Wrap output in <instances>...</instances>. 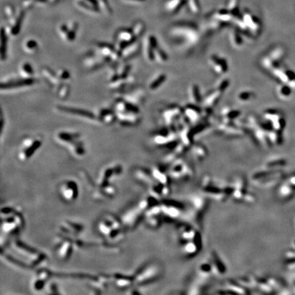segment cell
<instances>
[{"mask_svg":"<svg viewBox=\"0 0 295 295\" xmlns=\"http://www.w3.org/2000/svg\"><path fill=\"white\" fill-rule=\"evenodd\" d=\"M85 62H86V64L87 66H90L91 68H93V69L99 68L100 67L103 66L104 64L103 61L94 57H88V58H87Z\"/></svg>","mask_w":295,"mask_h":295,"instance_id":"18","label":"cell"},{"mask_svg":"<svg viewBox=\"0 0 295 295\" xmlns=\"http://www.w3.org/2000/svg\"><path fill=\"white\" fill-rule=\"evenodd\" d=\"M231 38H231L232 43L233 44L235 47H239L242 46V41L241 37L239 36V35H238V34L235 33V32H233V33H232V34Z\"/></svg>","mask_w":295,"mask_h":295,"instance_id":"28","label":"cell"},{"mask_svg":"<svg viewBox=\"0 0 295 295\" xmlns=\"http://www.w3.org/2000/svg\"><path fill=\"white\" fill-rule=\"evenodd\" d=\"M141 209V208H140L139 207V209L131 210V211L127 212L126 214H125V215L123 217V221L124 224H126L129 226L135 225V224H136L137 222V220L139 219V216L140 214L139 210Z\"/></svg>","mask_w":295,"mask_h":295,"instance_id":"9","label":"cell"},{"mask_svg":"<svg viewBox=\"0 0 295 295\" xmlns=\"http://www.w3.org/2000/svg\"><path fill=\"white\" fill-rule=\"evenodd\" d=\"M77 29H78V24H77V23H75V22L71 23V26L69 27V32L66 34V36H65L67 41L68 42H72L75 40Z\"/></svg>","mask_w":295,"mask_h":295,"instance_id":"17","label":"cell"},{"mask_svg":"<svg viewBox=\"0 0 295 295\" xmlns=\"http://www.w3.org/2000/svg\"><path fill=\"white\" fill-rule=\"evenodd\" d=\"M158 272L159 270L157 266L150 267L148 269L145 270L141 275H139L138 278H137V281L139 282V283H142V282L148 281L149 280L153 279L156 277V275L158 274L157 273Z\"/></svg>","mask_w":295,"mask_h":295,"instance_id":"8","label":"cell"},{"mask_svg":"<svg viewBox=\"0 0 295 295\" xmlns=\"http://www.w3.org/2000/svg\"><path fill=\"white\" fill-rule=\"evenodd\" d=\"M154 53H155V59H158V61L159 62L165 63V62H167V54L166 53V52H165L163 49L160 48L159 46L155 49Z\"/></svg>","mask_w":295,"mask_h":295,"instance_id":"22","label":"cell"},{"mask_svg":"<svg viewBox=\"0 0 295 295\" xmlns=\"http://www.w3.org/2000/svg\"><path fill=\"white\" fill-rule=\"evenodd\" d=\"M24 12H21L20 14L17 17V18L16 19L15 21H14V24L11 26V32L12 35L14 36H17V34L19 33L20 29H21V24L22 22H23V20L24 18Z\"/></svg>","mask_w":295,"mask_h":295,"instance_id":"14","label":"cell"},{"mask_svg":"<svg viewBox=\"0 0 295 295\" xmlns=\"http://www.w3.org/2000/svg\"><path fill=\"white\" fill-rule=\"evenodd\" d=\"M130 70H131V66H130V65H125L124 67H122V68L120 69V73H118L120 77H121V79L124 80L127 79V77L129 76Z\"/></svg>","mask_w":295,"mask_h":295,"instance_id":"29","label":"cell"},{"mask_svg":"<svg viewBox=\"0 0 295 295\" xmlns=\"http://www.w3.org/2000/svg\"><path fill=\"white\" fill-rule=\"evenodd\" d=\"M7 45H8V36L4 27L1 30V58L4 60L7 57Z\"/></svg>","mask_w":295,"mask_h":295,"instance_id":"13","label":"cell"},{"mask_svg":"<svg viewBox=\"0 0 295 295\" xmlns=\"http://www.w3.org/2000/svg\"><path fill=\"white\" fill-rule=\"evenodd\" d=\"M42 75L50 86L55 87L59 86V81L61 80L59 79L57 74L54 72L51 68H44L42 69Z\"/></svg>","mask_w":295,"mask_h":295,"instance_id":"7","label":"cell"},{"mask_svg":"<svg viewBox=\"0 0 295 295\" xmlns=\"http://www.w3.org/2000/svg\"><path fill=\"white\" fill-rule=\"evenodd\" d=\"M57 108H58L59 111H61L62 112L75 114L77 115V116L86 117V118L95 119V117H95V115L94 114H92L91 111H87V110H85L83 109L75 108V107H66V106H59Z\"/></svg>","mask_w":295,"mask_h":295,"instance_id":"6","label":"cell"},{"mask_svg":"<svg viewBox=\"0 0 295 295\" xmlns=\"http://www.w3.org/2000/svg\"><path fill=\"white\" fill-rule=\"evenodd\" d=\"M35 79L33 78H22V79H13L10 81L7 82H2L1 84V89L2 90H7V89H12L15 88V87H23V86H28L34 84L35 83Z\"/></svg>","mask_w":295,"mask_h":295,"instance_id":"3","label":"cell"},{"mask_svg":"<svg viewBox=\"0 0 295 295\" xmlns=\"http://www.w3.org/2000/svg\"><path fill=\"white\" fill-rule=\"evenodd\" d=\"M136 39L132 29H121L116 35V41L119 47L118 50L120 51L130 44L135 42Z\"/></svg>","mask_w":295,"mask_h":295,"instance_id":"1","label":"cell"},{"mask_svg":"<svg viewBox=\"0 0 295 295\" xmlns=\"http://www.w3.org/2000/svg\"><path fill=\"white\" fill-rule=\"evenodd\" d=\"M57 74V76L59 77V79H60L61 81L68 80V79H70V77H71V74H70V72L66 69L59 70Z\"/></svg>","mask_w":295,"mask_h":295,"instance_id":"30","label":"cell"},{"mask_svg":"<svg viewBox=\"0 0 295 295\" xmlns=\"http://www.w3.org/2000/svg\"><path fill=\"white\" fill-rule=\"evenodd\" d=\"M253 97V93L250 92H243L239 95V99L242 101H247Z\"/></svg>","mask_w":295,"mask_h":295,"instance_id":"31","label":"cell"},{"mask_svg":"<svg viewBox=\"0 0 295 295\" xmlns=\"http://www.w3.org/2000/svg\"><path fill=\"white\" fill-rule=\"evenodd\" d=\"M189 97L192 102L196 104L199 103L201 101L200 94L197 86L196 85H192L189 88Z\"/></svg>","mask_w":295,"mask_h":295,"instance_id":"16","label":"cell"},{"mask_svg":"<svg viewBox=\"0 0 295 295\" xmlns=\"http://www.w3.org/2000/svg\"><path fill=\"white\" fill-rule=\"evenodd\" d=\"M128 1H134V2H143L144 0H128Z\"/></svg>","mask_w":295,"mask_h":295,"instance_id":"34","label":"cell"},{"mask_svg":"<svg viewBox=\"0 0 295 295\" xmlns=\"http://www.w3.org/2000/svg\"><path fill=\"white\" fill-rule=\"evenodd\" d=\"M71 251V244L68 242H65L62 244L61 248L59 249V257L62 259H66L68 257Z\"/></svg>","mask_w":295,"mask_h":295,"instance_id":"20","label":"cell"},{"mask_svg":"<svg viewBox=\"0 0 295 295\" xmlns=\"http://www.w3.org/2000/svg\"><path fill=\"white\" fill-rule=\"evenodd\" d=\"M186 111L187 116L188 118L191 120V121H195L198 118L199 113L198 110H197L196 109H194L193 107H190V108L187 109Z\"/></svg>","mask_w":295,"mask_h":295,"instance_id":"25","label":"cell"},{"mask_svg":"<svg viewBox=\"0 0 295 295\" xmlns=\"http://www.w3.org/2000/svg\"><path fill=\"white\" fill-rule=\"evenodd\" d=\"M42 142L40 139L33 140L32 139H26L23 143V148L20 152L19 157L21 160H26L30 157L34 152L39 148L41 146Z\"/></svg>","mask_w":295,"mask_h":295,"instance_id":"2","label":"cell"},{"mask_svg":"<svg viewBox=\"0 0 295 295\" xmlns=\"http://www.w3.org/2000/svg\"><path fill=\"white\" fill-rule=\"evenodd\" d=\"M219 93H220L219 91H217L215 92H214L213 94H212L211 96H210L208 98H207V99L206 100V101H205V105H206L207 107H211L215 104L217 101L218 100V98L219 97Z\"/></svg>","mask_w":295,"mask_h":295,"instance_id":"24","label":"cell"},{"mask_svg":"<svg viewBox=\"0 0 295 295\" xmlns=\"http://www.w3.org/2000/svg\"><path fill=\"white\" fill-rule=\"evenodd\" d=\"M70 93V86L68 84L60 85L58 87V96L62 99H66Z\"/></svg>","mask_w":295,"mask_h":295,"instance_id":"21","label":"cell"},{"mask_svg":"<svg viewBox=\"0 0 295 295\" xmlns=\"http://www.w3.org/2000/svg\"><path fill=\"white\" fill-rule=\"evenodd\" d=\"M25 48L29 52H33L38 49V43L34 40H29L26 42Z\"/></svg>","mask_w":295,"mask_h":295,"instance_id":"27","label":"cell"},{"mask_svg":"<svg viewBox=\"0 0 295 295\" xmlns=\"http://www.w3.org/2000/svg\"><path fill=\"white\" fill-rule=\"evenodd\" d=\"M228 85H229L228 80H227V79L221 80V81L218 84V85H217V88H218V91H219L220 92L224 91L227 88V86H228Z\"/></svg>","mask_w":295,"mask_h":295,"instance_id":"32","label":"cell"},{"mask_svg":"<svg viewBox=\"0 0 295 295\" xmlns=\"http://www.w3.org/2000/svg\"><path fill=\"white\" fill-rule=\"evenodd\" d=\"M21 71L26 76L31 77L34 75V69L32 65L29 63H25L21 67Z\"/></svg>","mask_w":295,"mask_h":295,"instance_id":"26","label":"cell"},{"mask_svg":"<svg viewBox=\"0 0 295 295\" xmlns=\"http://www.w3.org/2000/svg\"><path fill=\"white\" fill-rule=\"evenodd\" d=\"M79 135L78 133H71V132H61L58 134V138L62 141L66 143H72L75 140L78 139Z\"/></svg>","mask_w":295,"mask_h":295,"instance_id":"15","label":"cell"},{"mask_svg":"<svg viewBox=\"0 0 295 295\" xmlns=\"http://www.w3.org/2000/svg\"><path fill=\"white\" fill-rule=\"evenodd\" d=\"M61 193L67 201H72L77 196V189L75 184L72 182H66L61 187Z\"/></svg>","mask_w":295,"mask_h":295,"instance_id":"4","label":"cell"},{"mask_svg":"<svg viewBox=\"0 0 295 295\" xmlns=\"http://www.w3.org/2000/svg\"><path fill=\"white\" fill-rule=\"evenodd\" d=\"M166 79V75L165 74H161L157 76L156 79H154L152 83L150 84V89L151 90H154L158 88L159 86H161L162 84L164 83V81Z\"/></svg>","mask_w":295,"mask_h":295,"instance_id":"19","label":"cell"},{"mask_svg":"<svg viewBox=\"0 0 295 295\" xmlns=\"http://www.w3.org/2000/svg\"><path fill=\"white\" fill-rule=\"evenodd\" d=\"M35 2H36V0H24L23 2V7L26 9L31 8Z\"/></svg>","mask_w":295,"mask_h":295,"instance_id":"33","label":"cell"},{"mask_svg":"<svg viewBox=\"0 0 295 295\" xmlns=\"http://www.w3.org/2000/svg\"><path fill=\"white\" fill-rule=\"evenodd\" d=\"M144 29L145 27L144 24L141 23V22H138V23H136L135 24L133 27H132V32L133 33L135 37L137 38L138 37L141 36L144 31Z\"/></svg>","mask_w":295,"mask_h":295,"instance_id":"23","label":"cell"},{"mask_svg":"<svg viewBox=\"0 0 295 295\" xmlns=\"http://www.w3.org/2000/svg\"><path fill=\"white\" fill-rule=\"evenodd\" d=\"M210 63L214 71L219 74H225L227 71V64L226 59L213 55L210 58Z\"/></svg>","mask_w":295,"mask_h":295,"instance_id":"5","label":"cell"},{"mask_svg":"<svg viewBox=\"0 0 295 295\" xmlns=\"http://www.w3.org/2000/svg\"><path fill=\"white\" fill-rule=\"evenodd\" d=\"M98 47L101 55L104 56L105 59V60H111L112 55L116 51L114 47L110 44L105 43V42L99 43Z\"/></svg>","mask_w":295,"mask_h":295,"instance_id":"10","label":"cell"},{"mask_svg":"<svg viewBox=\"0 0 295 295\" xmlns=\"http://www.w3.org/2000/svg\"><path fill=\"white\" fill-rule=\"evenodd\" d=\"M99 117L101 120H102L106 124H111L116 121V115L111 109H102L99 114Z\"/></svg>","mask_w":295,"mask_h":295,"instance_id":"11","label":"cell"},{"mask_svg":"<svg viewBox=\"0 0 295 295\" xmlns=\"http://www.w3.org/2000/svg\"><path fill=\"white\" fill-rule=\"evenodd\" d=\"M139 49V43L134 42V43L130 44V45L126 47V48H124L123 50H122L121 51L122 57L124 59L131 58V57L135 56V55L138 52Z\"/></svg>","mask_w":295,"mask_h":295,"instance_id":"12","label":"cell"}]
</instances>
